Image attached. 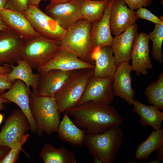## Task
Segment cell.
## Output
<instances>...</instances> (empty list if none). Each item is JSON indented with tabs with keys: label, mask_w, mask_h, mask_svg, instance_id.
Segmentation results:
<instances>
[{
	"label": "cell",
	"mask_w": 163,
	"mask_h": 163,
	"mask_svg": "<svg viewBox=\"0 0 163 163\" xmlns=\"http://www.w3.org/2000/svg\"><path fill=\"white\" fill-rule=\"evenodd\" d=\"M59 50V41L40 35L25 40L21 59L26 60L32 69H37L52 59Z\"/></svg>",
	"instance_id": "cell-6"
},
{
	"label": "cell",
	"mask_w": 163,
	"mask_h": 163,
	"mask_svg": "<svg viewBox=\"0 0 163 163\" xmlns=\"http://www.w3.org/2000/svg\"><path fill=\"white\" fill-rule=\"evenodd\" d=\"M135 14L138 18L146 20L155 24H163V21L145 8L138 9Z\"/></svg>",
	"instance_id": "cell-32"
},
{
	"label": "cell",
	"mask_w": 163,
	"mask_h": 163,
	"mask_svg": "<svg viewBox=\"0 0 163 163\" xmlns=\"http://www.w3.org/2000/svg\"><path fill=\"white\" fill-rule=\"evenodd\" d=\"M94 68V65L85 62L72 54L59 50L52 59L37 70L41 73L52 69L72 71Z\"/></svg>",
	"instance_id": "cell-17"
},
{
	"label": "cell",
	"mask_w": 163,
	"mask_h": 163,
	"mask_svg": "<svg viewBox=\"0 0 163 163\" xmlns=\"http://www.w3.org/2000/svg\"><path fill=\"white\" fill-rule=\"evenodd\" d=\"M0 17L9 28L25 40L41 35L35 31L23 14L4 9L0 12Z\"/></svg>",
	"instance_id": "cell-18"
},
{
	"label": "cell",
	"mask_w": 163,
	"mask_h": 163,
	"mask_svg": "<svg viewBox=\"0 0 163 163\" xmlns=\"http://www.w3.org/2000/svg\"><path fill=\"white\" fill-rule=\"evenodd\" d=\"M10 148L5 146H0V161L8 153Z\"/></svg>",
	"instance_id": "cell-35"
},
{
	"label": "cell",
	"mask_w": 163,
	"mask_h": 163,
	"mask_svg": "<svg viewBox=\"0 0 163 163\" xmlns=\"http://www.w3.org/2000/svg\"><path fill=\"white\" fill-rule=\"evenodd\" d=\"M149 34L141 32L137 33L135 37L131 53L133 70L137 75H147L148 69L153 66L149 56Z\"/></svg>",
	"instance_id": "cell-12"
},
{
	"label": "cell",
	"mask_w": 163,
	"mask_h": 163,
	"mask_svg": "<svg viewBox=\"0 0 163 163\" xmlns=\"http://www.w3.org/2000/svg\"><path fill=\"white\" fill-rule=\"evenodd\" d=\"M3 65V66H0V73H9L11 71V68L5 64Z\"/></svg>",
	"instance_id": "cell-37"
},
{
	"label": "cell",
	"mask_w": 163,
	"mask_h": 163,
	"mask_svg": "<svg viewBox=\"0 0 163 163\" xmlns=\"http://www.w3.org/2000/svg\"><path fill=\"white\" fill-rule=\"evenodd\" d=\"M149 40L152 41L153 57L161 64L163 62L162 46L163 41V24H155L153 30L149 34Z\"/></svg>",
	"instance_id": "cell-29"
},
{
	"label": "cell",
	"mask_w": 163,
	"mask_h": 163,
	"mask_svg": "<svg viewBox=\"0 0 163 163\" xmlns=\"http://www.w3.org/2000/svg\"><path fill=\"white\" fill-rule=\"evenodd\" d=\"M114 0H109L102 18L91 23L90 35L94 48L111 46L113 37L110 29V14Z\"/></svg>",
	"instance_id": "cell-21"
},
{
	"label": "cell",
	"mask_w": 163,
	"mask_h": 163,
	"mask_svg": "<svg viewBox=\"0 0 163 163\" xmlns=\"http://www.w3.org/2000/svg\"><path fill=\"white\" fill-rule=\"evenodd\" d=\"M40 157L45 163H76L74 152L62 146L56 149L52 145L45 144L40 152Z\"/></svg>",
	"instance_id": "cell-25"
},
{
	"label": "cell",
	"mask_w": 163,
	"mask_h": 163,
	"mask_svg": "<svg viewBox=\"0 0 163 163\" xmlns=\"http://www.w3.org/2000/svg\"><path fill=\"white\" fill-rule=\"evenodd\" d=\"M4 117V116L3 115L2 113H0V125L2 123L3 118Z\"/></svg>",
	"instance_id": "cell-45"
},
{
	"label": "cell",
	"mask_w": 163,
	"mask_h": 163,
	"mask_svg": "<svg viewBox=\"0 0 163 163\" xmlns=\"http://www.w3.org/2000/svg\"><path fill=\"white\" fill-rule=\"evenodd\" d=\"M23 14L35 31L46 37L60 41L66 32V29L42 11L39 6L29 5Z\"/></svg>",
	"instance_id": "cell-8"
},
{
	"label": "cell",
	"mask_w": 163,
	"mask_h": 163,
	"mask_svg": "<svg viewBox=\"0 0 163 163\" xmlns=\"http://www.w3.org/2000/svg\"><path fill=\"white\" fill-rule=\"evenodd\" d=\"M138 19L135 11L128 8L123 0H115L110 14L111 33L115 36L121 34Z\"/></svg>",
	"instance_id": "cell-15"
},
{
	"label": "cell",
	"mask_w": 163,
	"mask_h": 163,
	"mask_svg": "<svg viewBox=\"0 0 163 163\" xmlns=\"http://www.w3.org/2000/svg\"><path fill=\"white\" fill-rule=\"evenodd\" d=\"M133 70L129 62L120 63L117 67L113 76V91L114 96L124 100L132 105L135 96V90L132 87L131 74Z\"/></svg>",
	"instance_id": "cell-13"
},
{
	"label": "cell",
	"mask_w": 163,
	"mask_h": 163,
	"mask_svg": "<svg viewBox=\"0 0 163 163\" xmlns=\"http://www.w3.org/2000/svg\"><path fill=\"white\" fill-rule=\"evenodd\" d=\"M113 80V76L99 78L93 75L76 107L88 101L110 105L114 98L112 87Z\"/></svg>",
	"instance_id": "cell-10"
},
{
	"label": "cell",
	"mask_w": 163,
	"mask_h": 163,
	"mask_svg": "<svg viewBox=\"0 0 163 163\" xmlns=\"http://www.w3.org/2000/svg\"><path fill=\"white\" fill-rule=\"evenodd\" d=\"M109 0H84L81 8L83 18L91 23L100 19Z\"/></svg>",
	"instance_id": "cell-27"
},
{
	"label": "cell",
	"mask_w": 163,
	"mask_h": 163,
	"mask_svg": "<svg viewBox=\"0 0 163 163\" xmlns=\"http://www.w3.org/2000/svg\"><path fill=\"white\" fill-rule=\"evenodd\" d=\"M30 134L26 133L22 137L21 141L15 146L10 149L8 153L0 161V163H15L18 159V155L22 147L26 142Z\"/></svg>",
	"instance_id": "cell-30"
},
{
	"label": "cell",
	"mask_w": 163,
	"mask_h": 163,
	"mask_svg": "<svg viewBox=\"0 0 163 163\" xmlns=\"http://www.w3.org/2000/svg\"><path fill=\"white\" fill-rule=\"evenodd\" d=\"M14 83L9 79L8 74L0 73V94L11 88Z\"/></svg>",
	"instance_id": "cell-34"
},
{
	"label": "cell",
	"mask_w": 163,
	"mask_h": 163,
	"mask_svg": "<svg viewBox=\"0 0 163 163\" xmlns=\"http://www.w3.org/2000/svg\"><path fill=\"white\" fill-rule=\"evenodd\" d=\"M25 40L11 29L0 31V64L13 65L21 59Z\"/></svg>",
	"instance_id": "cell-11"
},
{
	"label": "cell",
	"mask_w": 163,
	"mask_h": 163,
	"mask_svg": "<svg viewBox=\"0 0 163 163\" xmlns=\"http://www.w3.org/2000/svg\"><path fill=\"white\" fill-rule=\"evenodd\" d=\"M91 58L94 62V76L99 78L113 76L117 66L111 46L94 47Z\"/></svg>",
	"instance_id": "cell-20"
},
{
	"label": "cell",
	"mask_w": 163,
	"mask_h": 163,
	"mask_svg": "<svg viewBox=\"0 0 163 163\" xmlns=\"http://www.w3.org/2000/svg\"><path fill=\"white\" fill-rule=\"evenodd\" d=\"M138 29V25L135 23L113 37L111 46L117 66L123 62L131 61V51Z\"/></svg>",
	"instance_id": "cell-16"
},
{
	"label": "cell",
	"mask_w": 163,
	"mask_h": 163,
	"mask_svg": "<svg viewBox=\"0 0 163 163\" xmlns=\"http://www.w3.org/2000/svg\"><path fill=\"white\" fill-rule=\"evenodd\" d=\"M60 139L71 145L79 146L84 143L86 131L77 126L69 117L64 114L59 125L58 132Z\"/></svg>",
	"instance_id": "cell-24"
},
{
	"label": "cell",
	"mask_w": 163,
	"mask_h": 163,
	"mask_svg": "<svg viewBox=\"0 0 163 163\" xmlns=\"http://www.w3.org/2000/svg\"><path fill=\"white\" fill-rule=\"evenodd\" d=\"M91 23L82 18L66 29L59 41L60 50L74 55L86 62L94 65L91 58L94 47L91 37Z\"/></svg>",
	"instance_id": "cell-2"
},
{
	"label": "cell",
	"mask_w": 163,
	"mask_h": 163,
	"mask_svg": "<svg viewBox=\"0 0 163 163\" xmlns=\"http://www.w3.org/2000/svg\"><path fill=\"white\" fill-rule=\"evenodd\" d=\"M162 145L163 129H153L148 138L138 145L135 152V158L138 160H146Z\"/></svg>",
	"instance_id": "cell-26"
},
{
	"label": "cell",
	"mask_w": 163,
	"mask_h": 163,
	"mask_svg": "<svg viewBox=\"0 0 163 163\" xmlns=\"http://www.w3.org/2000/svg\"><path fill=\"white\" fill-rule=\"evenodd\" d=\"M162 161L158 159L153 160L152 161H150L149 162H148L147 163H162Z\"/></svg>",
	"instance_id": "cell-44"
},
{
	"label": "cell",
	"mask_w": 163,
	"mask_h": 163,
	"mask_svg": "<svg viewBox=\"0 0 163 163\" xmlns=\"http://www.w3.org/2000/svg\"><path fill=\"white\" fill-rule=\"evenodd\" d=\"M123 133L116 126L101 133L86 134L84 143L91 154L103 163H113L122 144Z\"/></svg>",
	"instance_id": "cell-4"
},
{
	"label": "cell",
	"mask_w": 163,
	"mask_h": 163,
	"mask_svg": "<svg viewBox=\"0 0 163 163\" xmlns=\"http://www.w3.org/2000/svg\"><path fill=\"white\" fill-rule=\"evenodd\" d=\"M126 4L132 10L145 8L150 5L153 0H123Z\"/></svg>",
	"instance_id": "cell-33"
},
{
	"label": "cell",
	"mask_w": 163,
	"mask_h": 163,
	"mask_svg": "<svg viewBox=\"0 0 163 163\" xmlns=\"http://www.w3.org/2000/svg\"><path fill=\"white\" fill-rule=\"evenodd\" d=\"M18 65L4 64L7 65L11 69V72L8 74V78L11 81L14 82L17 79L24 82L26 85L29 92L31 93L30 87L32 88V92L35 94L40 76L39 73H33L31 66L26 60L21 59L17 62Z\"/></svg>",
	"instance_id": "cell-22"
},
{
	"label": "cell",
	"mask_w": 163,
	"mask_h": 163,
	"mask_svg": "<svg viewBox=\"0 0 163 163\" xmlns=\"http://www.w3.org/2000/svg\"><path fill=\"white\" fill-rule=\"evenodd\" d=\"M72 71L52 69L39 73L35 94L40 95L54 97Z\"/></svg>",
	"instance_id": "cell-19"
},
{
	"label": "cell",
	"mask_w": 163,
	"mask_h": 163,
	"mask_svg": "<svg viewBox=\"0 0 163 163\" xmlns=\"http://www.w3.org/2000/svg\"><path fill=\"white\" fill-rule=\"evenodd\" d=\"M30 130L29 122L21 110L14 111L5 120L0 132V146L10 149L17 145Z\"/></svg>",
	"instance_id": "cell-7"
},
{
	"label": "cell",
	"mask_w": 163,
	"mask_h": 163,
	"mask_svg": "<svg viewBox=\"0 0 163 163\" xmlns=\"http://www.w3.org/2000/svg\"><path fill=\"white\" fill-rule=\"evenodd\" d=\"M51 4H56L63 2L69 0H49Z\"/></svg>",
	"instance_id": "cell-42"
},
{
	"label": "cell",
	"mask_w": 163,
	"mask_h": 163,
	"mask_svg": "<svg viewBox=\"0 0 163 163\" xmlns=\"http://www.w3.org/2000/svg\"><path fill=\"white\" fill-rule=\"evenodd\" d=\"M8 28L0 17V31L7 29Z\"/></svg>",
	"instance_id": "cell-40"
},
{
	"label": "cell",
	"mask_w": 163,
	"mask_h": 163,
	"mask_svg": "<svg viewBox=\"0 0 163 163\" xmlns=\"http://www.w3.org/2000/svg\"><path fill=\"white\" fill-rule=\"evenodd\" d=\"M6 0H0V12L4 9Z\"/></svg>",
	"instance_id": "cell-41"
},
{
	"label": "cell",
	"mask_w": 163,
	"mask_h": 163,
	"mask_svg": "<svg viewBox=\"0 0 163 163\" xmlns=\"http://www.w3.org/2000/svg\"><path fill=\"white\" fill-rule=\"evenodd\" d=\"M132 104L133 110L139 116V122L142 126H151L155 130L162 128L163 112L154 105L147 106L135 99Z\"/></svg>",
	"instance_id": "cell-23"
},
{
	"label": "cell",
	"mask_w": 163,
	"mask_h": 163,
	"mask_svg": "<svg viewBox=\"0 0 163 163\" xmlns=\"http://www.w3.org/2000/svg\"><path fill=\"white\" fill-rule=\"evenodd\" d=\"M145 94L148 103L163 109V72L159 75L158 79L152 82L145 90Z\"/></svg>",
	"instance_id": "cell-28"
},
{
	"label": "cell",
	"mask_w": 163,
	"mask_h": 163,
	"mask_svg": "<svg viewBox=\"0 0 163 163\" xmlns=\"http://www.w3.org/2000/svg\"><path fill=\"white\" fill-rule=\"evenodd\" d=\"M29 6V0H6L4 9L23 14Z\"/></svg>",
	"instance_id": "cell-31"
},
{
	"label": "cell",
	"mask_w": 163,
	"mask_h": 163,
	"mask_svg": "<svg viewBox=\"0 0 163 163\" xmlns=\"http://www.w3.org/2000/svg\"><path fill=\"white\" fill-rule=\"evenodd\" d=\"M94 162V163H103L101 160L98 157L93 156Z\"/></svg>",
	"instance_id": "cell-43"
},
{
	"label": "cell",
	"mask_w": 163,
	"mask_h": 163,
	"mask_svg": "<svg viewBox=\"0 0 163 163\" xmlns=\"http://www.w3.org/2000/svg\"></svg>",
	"instance_id": "cell-46"
},
{
	"label": "cell",
	"mask_w": 163,
	"mask_h": 163,
	"mask_svg": "<svg viewBox=\"0 0 163 163\" xmlns=\"http://www.w3.org/2000/svg\"><path fill=\"white\" fill-rule=\"evenodd\" d=\"M42 0L46 1V0H29V5L39 6L40 3Z\"/></svg>",
	"instance_id": "cell-39"
},
{
	"label": "cell",
	"mask_w": 163,
	"mask_h": 163,
	"mask_svg": "<svg viewBox=\"0 0 163 163\" xmlns=\"http://www.w3.org/2000/svg\"><path fill=\"white\" fill-rule=\"evenodd\" d=\"M29 104L38 135L44 133L50 135L57 132L61 113L54 97L40 95L31 92Z\"/></svg>",
	"instance_id": "cell-5"
},
{
	"label": "cell",
	"mask_w": 163,
	"mask_h": 163,
	"mask_svg": "<svg viewBox=\"0 0 163 163\" xmlns=\"http://www.w3.org/2000/svg\"><path fill=\"white\" fill-rule=\"evenodd\" d=\"M157 159L163 161V145H162L155 151Z\"/></svg>",
	"instance_id": "cell-36"
},
{
	"label": "cell",
	"mask_w": 163,
	"mask_h": 163,
	"mask_svg": "<svg viewBox=\"0 0 163 163\" xmlns=\"http://www.w3.org/2000/svg\"><path fill=\"white\" fill-rule=\"evenodd\" d=\"M10 101L0 97V110H2L5 108L4 104L10 103Z\"/></svg>",
	"instance_id": "cell-38"
},
{
	"label": "cell",
	"mask_w": 163,
	"mask_h": 163,
	"mask_svg": "<svg viewBox=\"0 0 163 163\" xmlns=\"http://www.w3.org/2000/svg\"><path fill=\"white\" fill-rule=\"evenodd\" d=\"M84 0H69L47 5L46 14L66 29L83 18L81 8Z\"/></svg>",
	"instance_id": "cell-9"
},
{
	"label": "cell",
	"mask_w": 163,
	"mask_h": 163,
	"mask_svg": "<svg viewBox=\"0 0 163 163\" xmlns=\"http://www.w3.org/2000/svg\"><path fill=\"white\" fill-rule=\"evenodd\" d=\"M74 117V123L85 129L87 134L101 133L116 126H120L123 120L117 111L108 105L88 101L69 110Z\"/></svg>",
	"instance_id": "cell-1"
},
{
	"label": "cell",
	"mask_w": 163,
	"mask_h": 163,
	"mask_svg": "<svg viewBox=\"0 0 163 163\" xmlns=\"http://www.w3.org/2000/svg\"><path fill=\"white\" fill-rule=\"evenodd\" d=\"M31 94L25 83L17 79L8 91L0 94V97L14 103L19 107L29 122L32 133H36L37 128L30 108Z\"/></svg>",
	"instance_id": "cell-14"
},
{
	"label": "cell",
	"mask_w": 163,
	"mask_h": 163,
	"mask_svg": "<svg viewBox=\"0 0 163 163\" xmlns=\"http://www.w3.org/2000/svg\"><path fill=\"white\" fill-rule=\"evenodd\" d=\"M94 72V69L91 68L80 69L72 71L54 96L60 113L68 112L76 107Z\"/></svg>",
	"instance_id": "cell-3"
}]
</instances>
